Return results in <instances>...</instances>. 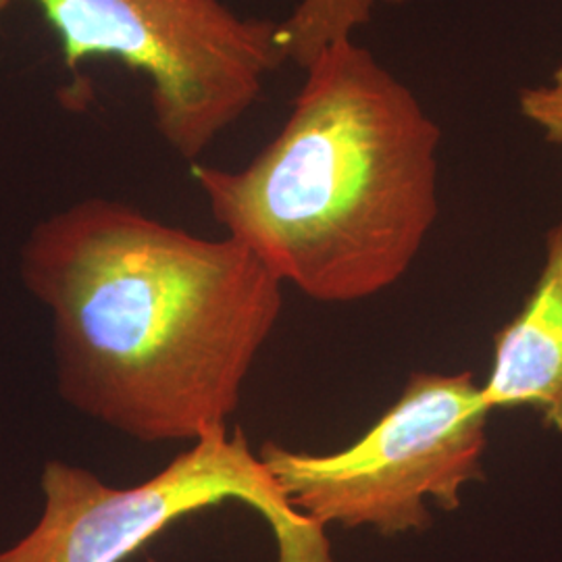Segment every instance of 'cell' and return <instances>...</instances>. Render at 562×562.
<instances>
[{"instance_id": "cell-9", "label": "cell", "mask_w": 562, "mask_h": 562, "mask_svg": "<svg viewBox=\"0 0 562 562\" xmlns=\"http://www.w3.org/2000/svg\"><path fill=\"white\" fill-rule=\"evenodd\" d=\"M2 9H4V0H0V11H2Z\"/></svg>"}, {"instance_id": "cell-6", "label": "cell", "mask_w": 562, "mask_h": 562, "mask_svg": "<svg viewBox=\"0 0 562 562\" xmlns=\"http://www.w3.org/2000/svg\"><path fill=\"white\" fill-rule=\"evenodd\" d=\"M482 398L490 411L529 406L562 431V222L546 238L542 276L521 311L494 336Z\"/></svg>"}, {"instance_id": "cell-7", "label": "cell", "mask_w": 562, "mask_h": 562, "mask_svg": "<svg viewBox=\"0 0 562 562\" xmlns=\"http://www.w3.org/2000/svg\"><path fill=\"white\" fill-rule=\"evenodd\" d=\"M406 0H301L294 13L280 23L285 59L306 69L331 44L352 41V34L371 20L378 7H396Z\"/></svg>"}, {"instance_id": "cell-3", "label": "cell", "mask_w": 562, "mask_h": 562, "mask_svg": "<svg viewBox=\"0 0 562 562\" xmlns=\"http://www.w3.org/2000/svg\"><path fill=\"white\" fill-rule=\"evenodd\" d=\"M34 2L67 67L113 57L150 81L157 132L188 161L255 106L265 80L288 60L280 23L241 18L223 0Z\"/></svg>"}, {"instance_id": "cell-2", "label": "cell", "mask_w": 562, "mask_h": 562, "mask_svg": "<svg viewBox=\"0 0 562 562\" xmlns=\"http://www.w3.org/2000/svg\"><path fill=\"white\" fill-rule=\"evenodd\" d=\"M280 134L238 171L194 165L215 222L283 283L346 304L401 280L440 215L442 130L355 41L306 69Z\"/></svg>"}, {"instance_id": "cell-5", "label": "cell", "mask_w": 562, "mask_h": 562, "mask_svg": "<svg viewBox=\"0 0 562 562\" xmlns=\"http://www.w3.org/2000/svg\"><path fill=\"white\" fill-rule=\"evenodd\" d=\"M41 487V519L0 550V562L125 561L171 522L225 501L261 515L278 543V562H334L325 527L288 503L240 427L211 431L132 487H113L65 461L44 464Z\"/></svg>"}, {"instance_id": "cell-1", "label": "cell", "mask_w": 562, "mask_h": 562, "mask_svg": "<svg viewBox=\"0 0 562 562\" xmlns=\"http://www.w3.org/2000/svg\"><path fill=\"white\" fill-rule=\"evenodd\" d=\"M21 280L53 315L63 401L144 443L227 427L283 304L281 281L241 241L102 196L32 229Z\"/></svg>"}, {"instance_id": "cell-4", "label": "cell", "mask_w": 562, "mask_h": 562, "mask_svg": "<svg viewBox=\"0 0 562 562\" xmlns=\"http://www.w3.org/2000/svg\"><path fill=\"white\" fill-rule=\"evenodd\" d=\"M490 413L471 371H417L359 442L331 454L265 442L259 457L306 519L401 536L431 525L427 501L457 510L482 482Z\"/></svg>"}, {"instance_id": "cell-8", "label": "cell", "mask_w": 562, "mask_h": 562, "mask_svg": "<svg viewBox=\"0 0 562 562\" xmlns=\"http://www.w3.org/2000/svg\"><path fill=\"white\" fill-rule=\"evenodd\" d=\"M519 109L525 120L542 127L548 142L562 146V67L550 83L522 90Z\"/></svg>"}]
</instances>
